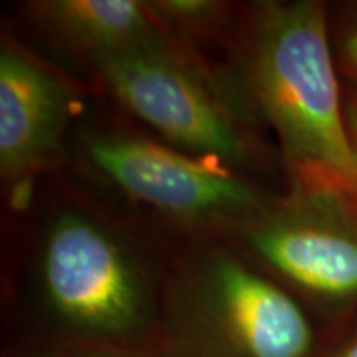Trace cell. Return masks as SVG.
Returning a JSON list of instances; mask_svg holds the SVG:
<instances>
[{"label": "cell", "mask_w": 357, "mask_h": 357, "mask_svg": "<svg viewBox=\"0 0 357 357\" xmlns=\"http://www.w3.org/2000/svg\"><path fill=\"white\" fill-rule=\"evenodd\" d=\"M24 284L42 336L25 344L154 342L160 293L177 248L91 190L40 184Z\"/></svg>", "instance_id": "6da1fadb"}, {"label": "cell", "mask_w": 357, "mask_h": 357, "mask_svg": "<svg viewBox=\"0 0 357 357\" xmlns=\"http://www.w3.org/2000/svg\"><path fill=\"white\" fill-rule=\"evenodd\" d=\"M230 50L231 70L258 123L273 132L284 181L357 194V155L346 128L329 7L318 0L250 3Z\"/></svg>", "instance_id": "7a4b0ae2"}, {"label": "cell", "mask_w": 357, "mask_h": 357, "mask_svg": "<svg viewBox=\"0 0 357 357\" xmlns=\"http://www.w3.org/2000/svg\"><path fill=\"white\" fill-rule=\"evenodd\" d=\"M79 176L108 205L172 248L234 240L276 192L253 174L192 155L121 121H91L75 134Z\"/></svg>", "instance_id": "3957f363"}, {"label": "cell", "mask_w": 357, "mask_h": 357, "mask_svg": "<svg viewBox=\"0 0 357 357\" xmlns=\"http://www.w3.org/2000/svg\"><path fill=\"white\" fill-rule=\"evenodd\" d=\"M154 342L166 357H316L305 303L234 240L177 248Z\"/></svg>", "instance_id": "277c9868"}, {"label": "cell", "mask_w": 357, "mask_h": 357, "mask_svg": "<svg viewBox=\"0 0 357 357\" xmlns=\"http://www.w3.org/2000/svg\"><path fill=\"white\" fill-rule=\"evenodd\" d=\"M129 118L182 153L258 177L270 160L234 70H223L164 30L89 63Z\"/></svg>", "instance_id": "5b68a950"}, {"label": "cell", "mask_w": 357, "mask_h": 357, "mask_svg": "<svg viewBox=\"0 0 357 357\" xmlns=\"http://www.w3.org/2000/svg\"><path fill=\"white\" fill-rule=\"evenodd\" d=\"M234 242L305 305L357 306L356 192L284 181Z\"/></svg>", "instance_id": "8992f818"}, {"label": "cell", "mask_w": 357, "mask_h": 357, "mask_svg": "<svg viewBox=\"0 0 357 357\" xmlns=\"http://www.w3.org/2000/svg\"><path fill=\"white\" fill-rule=\"evenodd\" d=\"M79 95L32 50L3 35L0 47V176L19 212L60 162Z\"/></svg>", "instance_id": "52a82bcc"}, {"label": "cell", "mask_w": 357, "mask_h": 357, "mask_svg": "<svg viewBox=\"0 0 357 357\" xmlns=\"http://www.w3.org/2000/svg\"><path fill=\"white\" fill-rule=\"evenodd\" d=\"M26 12L45 37L88 63L162 30L149 2L139 0H38Z\"/></svg>", "instance_id": "ba28073f"}, {"label": "cell", "mask_w": 357, "mask_h": 357, "mask_svg": "<svg viewBox=\"0 0 357 357\" xmlns=\"http://www.w3.org/2000/svg\"><path fill=\"white\" fill-rule=\"evenodd\" d=\"M149 7L164 32L195 48L211 38L230 43L243 12L217 0H154Z\"/></svg>", "instance_id": "9c48e42d"}, {"label": "cell", "mask_w": 357, "mask_h": 357, "mask_svg": "<svg viewBox=\"0 0 357 357\" xmlns=\"http://www.w3.org/2000/svg\"><path fill=\"white\" fill-rule=\"evenodd\" d=\"M3 357H166L155 342H55L22 344Z\"/></svg>", "instance_id": "30bf717a"}, {"label": "cell", "mask_w": 357, "mask_h": 357, "mask_svg": "<svg viewBox=\"0 0 357 357\" xmlns=\"http://www.w3.org/2000/svg\"><path fill=\"white\" fill-rule=\"evenodd\" d=\"M329 35L342 83L357 84V0L329 7Z\"/></svg>", "instance_id": "8fae6325"}, {"label": "cell", "mask_w": 357, "mask_h": 357, "mask_svg": "<svg viewBox=\"0 0 357 357\" xmlns=\"http://www.w3.org/2000/svg\"><path fill=\"white\" fill-rule=\"evenodd\" d=\"M342 102H344V119L352 149L357 155V84L342 83Z\"/></svg>", "instance_id": "7c38bea8"}, {"label": "cell", "mask_w": 357, "mask_h": 357, "mask_svg": "<svg viewBox=\"0 0 357 357\" xmlns=\"http://www.w3.org/2000/svg\"><path fill=\"white\" fill-rule=\"evenodd\" d=\"M323 357H357V329L351 331Z\"/></svg>", "instance_id": "4fadbf2b"}]
</instances>
